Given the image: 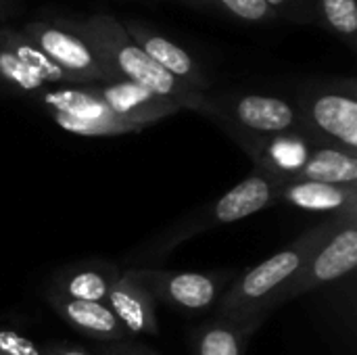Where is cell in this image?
I'll use <instances>...</instances> for the list:
<instances>
[{
	"instance_id": "cell-13",
	"label": "cell",
	"mask_w": 357,
	"mask_h": 355,
	"mask_svg": "<svg viewBox=\"0 0 357 355\" xmlns=\"http://www.w3.org/2000/svg\"><path fill=\"white\" fill-rule=\"evenodd\" d=\"M105 303L128 335H159L155 299L126 270L115 274Z\"/></svg>"
},
{
	"instance_id": "cell-1",
	"label": "cell",
	"mask_w": 357,
	"mask_h": 355,
	"mask_svg": "<svg viewBox=\"0 0 357 355\" xmlns=\"http://www.w3.org/2000/svg\"><path fill=\"white\" fill-rule=\"evenodd\" d=\"M351 216H357L356 207L310 228L287 249L278 251L270 259L245 272L236 282H232L222 293L218 301V316L257 328L266 320V316L276 308L278 297L289 287V282L299 274V270L305 266L312 253L328 236H333Z\"/></svg>"
},
{
	"instance_id": "cell-16",
	"label": "cell",
	"mask_w": 357,
	"mask_h": 355,
	"mask_svg": "<svg viewBox=\"0 0 357 355\" xmlns=\"http://www.w3.org/2000/svg\"><path fill=\"white\" fill-rule=\"evenodd\" d=\"M278 201L305 211H347L357 203V184H324L312 180H291L280 186Z\"/></svg>"
},
{
	"instance_id": "cell-2",
	"label": "cell",
	"mask_w": 357,
	"mask_h": 355,
	"mask_svg": "<svg viewBox=\"0 0 357 355\" xmlns=\"http://www.w3.org/2000/svg\"><path fill=\"white\" fill-rule=\"evenodd\" d=\"M79 33L96 52L98 61L107 69L111 82L126 80L138 84L172 103L180 109L203 111L207 94L195 92L161 69L126 31L121 21L111 15L96 13L88 19L73 21Z\"/></svg>"
},
{
	"instance_id": "cell-26",
	"label": "cell",
	"mask_w": 357,
	"mask_h": 355,
	"mask_svg": "<svg viewBox=\"0 0 357 355\" xmlns=\"http://www.w3.org/2000/svg\"><path fill=\"white\" fill-rule=\"evenodd\" d=\"M10 10L6 8V0H0V19L4 17V15H8Z\"/></svg>"
},
{
	"instance_id": "cell-7",
	"label": "cell",
	"mask_w": 357,
	"mask_h": 355,
	"mask_svg": "<svg viewBox=\"0 0 357 355\" xmlns=\"http://www.w3.org/2000/svg\"><path fill=\"white\" fill-rule=\"evenodd\" d=\"M0 86L8 92L36 96L52 86H75L21 29L0 27Z\"/></svg>"
},
{
	"instance_id": "cell-20",
	"label": "cell",
	"mask_w": 357,
	"mask_h": 355,
	"mask_svg": "<svg viewBox=\"0 0 357 355\" xmlns=\"http://www.w3.org/2000/svg\"><path fill=\"white\" fill-rule=\"evenodd\" d=\"M314 13L328 31L349 44L356 42L357 0H314Z\"/></svg>"
},
{
	"instance_id": "cell-11",
	"label": "cell",
	"mask_w": 357,
	"mask_h": 355,
	"mask_svg": "<svg viewBox=\"0 0 357 355\" xmlns=\"http://www.w3.org/2000/svg\"><path fill=\"white\" fill-rule=\"evenodd\" d=\"M107 107L113 115L123 119L126 123L134 126L138 132L159 119H165L180 111V107L138 84L115 80V82H100V84H86Z\"/></svg>"
},
{
	"instance_id": "cell-12",
	"label": "cell",
	"mask_w": 357,
	"mask_h": 355,
	"mask_svg": "<svg viewBox=\"0 0 357 355\" xmlns=\"http://www.w3.org/2000/svg\"><path fill=\"white\" fill-rule=\"evenodd\" d=\"M121 25L126 27L130 38L161 69H165L172 77H176L186 88H190L195 92H201V94H207V90L211 88V82L203 73V69L199 67V63L195 61V56L190 52H186L174 40L161 36L159 31H155V29H151V27H146V25H142L138 21H126Z\"/></svg>"
},
{
	"instance_id": "cell-21",
	"label": "cell",
	"mask_w": 357,
	"mask_h": 355,
	"mask_svg": "<svg viewBox=\"0 0 357 355\" xmlns=\"http://www.w3.org/2000/svg\"><path fill=\"white\" fill-rule=\"evenodd\" d=\"M182 2L201 8H213L249 23H264L278 17L264 0H182Z\"/></svg>"
},
{
	"instance_id": "cell-4",
	"label": "cell",
	"mask_w": 357,
	"mask_h": 355,
	"mask_svg": "<svg viewBox=\"0 0 357 355\" xmlns=\"http://www.w3.org/2000/svg\"><path fill=\"white\" fill-rule=\"evenodd\" d=\"M299 130L318 146H339L357 153V98L354 86L316 88L303 92L297 100Z\"/></svg>"
},
{
	"instance_id": "cell-3",
	"label": "cell",
	"mask_w": 357,
	"mask_h": 355,
	"mask_svg": "<svg viewBox=\"0 0 357 355\" xmlns=\"http://www.w3.org/2000/svg\"><path fill=\"white\" fill-rule=\"evenodd\" d=\"M232 134L251 157L268 138L299 130V115L293 100L272 94H234L209 96L203 111Z\"/></svg>"
},
{
	"instance_id": "cell-18",
	"label": "cell",
	"mask_w": 357,
	"mask_h": 355,
	"mask_svg": "<svg viewBox=\"0 0 357 355\" xmlns=\"http://www.w3.org/2000/svg\"><path fill=\"white\" fill-rule=\"evenodd\" d=\"M295 180H312L324 184H357V155L339 146L318 144Z\"/></svg>"
},
{
	"instance_id": "cell-8",
	"label": "cell",
	"mask_w": 357,
	"mask_h": 355,
	"mask_svg": "<svg viewBox=\"0 0 357 355\" xmlns=\"http://www.w3.org/2000/svg\"><path fill=\"white\" fill-rule=\"evenodd\" d=\"M140 287L149 291L155 303H165L184 312H205L213 308L228 274H203V272H167V270H126Z\"/></svg>"
},
{
	"instance_id": "cell-6",
	"label": "cell",
	"mask_w": 357,
	"mask_h": 355,
	"mask_svg": "<svg viewBox=\"0 0 357 355\" xmlns=\"http://www.w3.org/2000/svg\"><path fill=\"white\" fill-rule=\"evenodd\" d=\"M21 31L59 67L75 86L111 82L107 69L98 61L92 46L79 33L71 19L29 21Z\"/></svg>"
},
{
	"instance_id": "cell-14",
	"label": "cell",
	"mask_w": 357,
	"mask_h": 355,
	"mask_svg": "<svg viewBox=\"0 0 357 355\" xmlns=\"http://www.w3.org/2000/svg\"><path fill=\"white\" fill-rule=\"evenodd\" d=\"M314 144L301 130H289L268 138L253 155L255 172L272 178L280 186L295 180L310 159Z\"/></svg>"
},
{
	"instance_id": "cell-19",
	"label": "cell",
	"mask_w": 357,
	"mask_h": 355,
	"mask_svg": "<svg viewBox=\"0 0 357 355\" xmlns=\"http://www.w3.org/2000/svg\"><path fill=\"white\" fill-rule=\"evenodd\" d=\"M119 270L113 266L107 268H94V266H86V268H75L71 272H67L65 276H61V280H56V287H52L54 293L73 299V301H94V303H105L109 287L115 278Z\"/></svg>"
},
{
	"instance_id": "cell-23",
	"label": "cell",
	"mask_w": 357,
	"mask_h": 355,
	"mask_svg": "<svg viewBox=\"0 0 357 355\" xmlns=\"http://www.w3.org/2000/svg\"><path fill=\"white\" fill-rule=\"evenodd\" d=\"M100 355H157L155 352H151L149 347H142V345H134V343H113L109 347H105Z\"/></svg>"
},
{
	"instance_id": "cell-24",
	"label": "cell",
	"mask_w": 357,
	"mask_h": 355,
	"mask_svg": "<svg viewBox=\"0 0 357 355\" xmlns=\"http://www.w3.org/2000/svg\"><path fill=\"white\" fill-rule=\"evenodd\" d=\"M42 355H90L88 352L73 347V345H63V343H48L42 347Z\"/></svg>"
},
{
	"instance_id": "cell-15",
	"label": "cell",
	"mask_w": 357,
	"mask_h": 355,
	"mask_svg": "<svg viewBox=\"0 0 357 355\" xmlns=\"http://www.w3.org/2000/svg\"><path fill=\"white\" fill-rule=\"evenodd\" d=\"M48 301L52 310L75 331L82 335L107 341V343H121L128 339L126 328L119 324V320L113 316V312L107 308V303H94V301H73L67 299L54 291L48 293Z\"/></svg>"
},
{
	"instance_id": "cell-17",
	"label": "cell",
	"mask_w": 357,
	"mask_h": 355,
	"mask_svg": "<svg viewBox=\"0 0 357 355\" xmlns=\"http://www.w3.org/2000/svg\"><path fill=\"white\" fill-rule=\"evenodd\" d=\"M255 331V326L218 316L197 328L192 337L195 355H245L249 337Z\"/></svg>"
},
{
	"instance_id": "cell-10",
	"label": "cell",
	"mask_w": 357,
	"mask_h": 355,
	"mask_svg": "<svg viewBox=\"0 0 357 355\" xmlns=\"http://www.w3.org/2000/svg\"><path fill=\"white\" fill-rule=\"evenodd\" d=\"M278 190H280V184L274 182L272 178L259 174V172H253L249 178H245L243 182H238L236 186H232L224 197H220L213 207H211V213L209 218H205L201 224L197 226H190L186 228L176 241H182V239H188L197 232H203L207 228H213V226H222V224H232V222H238V220H245L270 205H274L278 201Z\"/></svg>"
},
{
	"instance_id": "cell-22",
	"label": "cell",
	"mask_w": 357,
	"mask_h": 355,
	"mask_svg": "<svg viewBox=\"0 0 357 355\" xmlns=\"http://www.w3.org/2000/svg\"><path fill=\"white\" fill-rule=\"evenodd\" d=\"M0 355H42V347L15 331L0 328Z\"/></svg>"
},
{
	"instance_id": "cell-25",
	"label": "cell",
	"mask_w": 357,
	"mask_h": 355,
	"mask_svg": "<svg viewBox=\"0 0 357 355\" xmlns=\"http://www.w3.org/2000/svg\"><path fill=\"white\" fill-rule=\"evenodd\" d=\"M276 15H280V13H287V10H295L297 8V4H299V0H264Z\"/></svg>"
},
{
	"instance_id": "cell-5",
	"label": "cell",
	"mask_w": 357,
	"mask_h": 355,
	"mask_svg": "<svg viewBox=\"0 0 357 355\" xmlns=\"http://www.w3.org/2000/svg\"><path fill=\"white\" fill-rule=\"evenodd\" d=\"M52 121L75 136H119L138 132L109 111L88 86H52L33 96Z\"/></svg>"
},
{
	"instance_id": "cell-9",
	"label": "cell",
	"mask_w": 357,
	"mask_h": 355,
	"mask_svg": "<svg viewBox=\"0 0 357 355\" xmlns=\"http://www.w3.org/2000/svg\"><path fill=\"white\" fill-rule=\"evenodd\" d=\"M356 220L357 216L347 218L345 224L312 253V257L305 262L299 274L289 282V287L278 297L276 308L354 272L357 264Z\"/></svg>"
}]
</instances>
